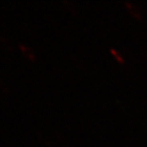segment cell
<instances>
[{
    "mask_svg": "<svg viewBox=\"0 0 147 147\" xmlns=\"http://www.w3.org/2000/svg\"><path fill=\"white\" fill-rule=\"evenodd\" d=\"M124 5L126 6V8H127V10L129 11V13H130L134 17L139 18V19L142 17V13H140V8L138 7L137 5H135L133 2L129 1V0H125Z\"/></svg>",
    "mask_w": 147,
    "mask_h": 147,
    "instance_id": "6da1fadb",
    "label": "cell"
},
{
    "mask_svg": "<svg viewBox=\"0 0 147 147\" xmlns=\"http://www.w3.org/2000/svg\"><path fill=\"white\" fill-rule=\"evenodd\" d=\"M17 46H18V48H19L20 51H21L22 54H24L26 57L29 58V59L34 60L36 57H34V51L30 48V47L25 45V44H23V43H18V44H17Z\"/></svg>",
    "mask_w": 147,
    "mask_h": 147,
    "instance_id": "7a4b0ae2",
    "label": "cell"
},
{
    "mask_svg": "<svg viewBox=\"0 0 147 147\" xmlns=\"http://www.w3.org/2000/svg\"><path fill=\"white\" fill-rule=\"evenodd\" d=\"M109 51H110V53H111V55H113V57L116 58V60L119 63H120V64H123L124 63V59H123V57L120 55V54L119 52L117 51L116 49L115 48H113V47H111V48L109 49Z\"/></svg>",
    "mask_w": 147,
    "mask_h": 147,
    "instance_id": "3957f363",
    "label": "cell"
}]
</instances>
